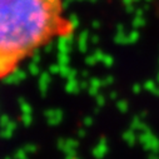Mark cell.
Here are the masks:
<instances>
[{
  "mask_svg": "<svg viewBox=\"0 0 159 159\" xmlns=\"http://www.w3.org/2000/svg\"><path fill=\"white\" fill-rule=\"evenodd\" d=\"M74 33L63 0H0V80L39 49Z\"/></svg>",
  "mask_w": 159,
  "mask_h": 159,
  "instance_id": "6da1fadb",
  "label": "cell"
}]
</instances>
